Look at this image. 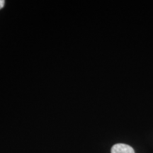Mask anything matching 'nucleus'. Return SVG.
Returning <instances> with one entry per match:
<instances>
[{
  "instance_id": "obj_1",
  "label": "nucleus",
  "mask_w": 153,
  "mask_h": 153,
  "mask_svg": "<svg viewBox=\"0 0 153 153\" xmlns=\"http://www.w3.org/2000/svg\"><path fill=\"white\" fill-rule=\"evenodd\" d=\"M111 153H135L133 148L128 145L118 143L113 145L111 150Z\"/></svg>"
},
{
  "instance_id": "obj_2",
  "label": "nucleus",
  "mask_w": 153,
  "mask_h": 153,
  "mask_svg": "<svg viewBox=\"0 0 153 153\" xmlns=\"http://www.w3.org/2000/svg\"><path fill=\"white\" fill-rule=\"evenodd\" d=\"M4 4L5 1H4V0H0V9L3 8L4 6Z\"/></svg>"
}]
</instances>
